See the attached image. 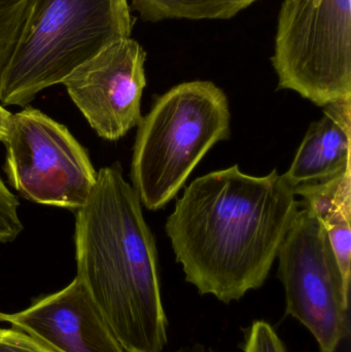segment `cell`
Segmentation results:
<instances>
[{
  "label": "cell",
  "mask_w": 351,
  "mask_h": 352,
  "mask_svg": "<svg viewBox=\"0 0 351 352\" xmlns=\"http://www.w3.org/2000/svg\"><path fill=\"white\" fill-rule=\"evenodd\" d=\"M304 199L303 205L321 221L343 277L346 291L351 279V168L324 182L294 188Z\"/></svg>",
  "instance_id": "8fae6325"
},
{
  "label": "cell",
  "mask_w": 351,
  "mask_h": 352,
  "mask_svg": "<svg viewBox=\"0 0 351 352\" xmlns=\"http://www.w3.org/2000/svg\"><path fill=\"white\" fill-rule=\"evenodd\" d=\"M229 101L208 80L173 87L157 97L137 126L132 186L148 210L163 208L214 144L230 138Z\"/></svg>",
  "instance_id": "277c9868"
},
{
  "label": "cell",
  "mask_w": 351,
  "mask_h": 352,
  "mask_svg": "<svg viewBox=\"0 0 351 352\" xmlns=\"http://www.w3.org/2000/svg\"><path fill=\"white\" fill-rule=\"evenodd\" d=\"M146 22L165 20H228L258 0H131Z\"/></svg>",
  "instance_id": "7c38bea8"
},
{
  "label": "cell",
  "mask_w": 351,
  "mask_h": 352,
  "mask_svg": "<svg viewBox=\"0 0 351 352\" xmlns=\"http://www.w3.org/2000/svg\"><path fill=\"white\" fill-rule=\"evenodd\" d=\"M0 322L23 331L56 352H126L78 277L61 291Z\"/></svg>",
  "instance_id": "9c48e42d"
},
{
  "label": "cell",
  "mask_w": 351,
  "mask_h": 352,
  "mask_svg": "<svg viewBox=\"0 0 351 352\" xmlns=\"http://www.w3.org/2000/svg\"><path fill=\"white\" fill-rule=\"evenodd\" d=\"M276 258L286 314L306 327L321 352H337L350 334V293L325 227L304 205Z\"/></svg>",
  "instance_id": "8992f818"
},
{
  "label": "cell",
  "mask_w": 351,
  "mask_h": 352,
  "mask_svg": "<svg viewBox=\"0 0 351 352\" xmlns=\"http://www.w3.org/2000/svg\"><path fill=\"white\" fill-rule=\"evenodd\" d=\"M76 211V277L126 352H162L167 318L156 241L119 162L97 173Z\"/></svg>",
  "instance_id": "7a4b0ae2"
},
{
  "label": "cell",
  "mask_w": 351,
  "mask_h": 352,
  "mask_svg": "<svg viewBox=\"0 0 351 352\" xmlns=\"http://www.w3.org/2000/svg\"><path fill=\"white\" fill-rule=\"evenodd\" d=\"M271 62L278 90L323 107L351 99V0H284Z\"/></svg>",
  "instance_id": "5b68a950"
},
{
  "label": "cell",
  "mask_w": 351,
  "mask_h": 352,
  "mask_svg": "<svg viewBox=\"0 0 351 352\" xmlns=\"http://www.w3.org/2000/svg\"><path fill=\"white\" fill-rule=\"evenodd\" d=\"M300 205L276 169L236 164L193 180L165 229L185 280L229 304L264 285Z\"/></svg>",
  "instance_id": "6da1fadb"
},
{
  "label": "cell",
  "mask_w": 351,
  "mask_h": 352,
  "mask_svg": "<svg viewBox=\"0 0 351 352\" xmlns=\"http://www.w3.org/2000/svg\"><path fill=\"white\" fill-rule=\"evenodd\" d=\"M134 23L128 0H29L0 69V103L26 107L105 47L131 37Z\"/></svg>",
  "instance_id": "3957f363"
},
{
  "label": "cell",
  "mask_w": 351,
  "mask_h": 352,
  "mask_svg": "<svg viewBox=\"0 0 351 352\" xmlns=\"http://www.w3.org/2000/svg\"><path fill=\"white\" fill-rule=\"evenodd\" d=\"M245 352H286V346L271 324L257 320L249 328Z\"/></svg>",
  "instance_id": "5bb4252c"
},
{
  "label": "cell",
  "mask_w": 351,
  "mask_h": 352,
  "mask_svg": "<svg viewBox=\"0 0 351 352\" xmlns=\"http://www.w3.org/2000/svg\"><path fill=\"white\" fill-rule=\"evenodd\" d=\"M3 144L8 182L27 200L70 210L87 202L97 173L66 126L27 107L12 116Z\"/></svg>",
  "instance_id": "52a82bcc"
},
{
  "label": "cell",
  "mask_w": 351,
  "mask_h": 352,
  "mask_svg": "<svg viewBox=\"0 0 351 352\" xmlns=\"http://www.w3.org/2000/svg\"><path fill=\"white\" fill-rule=\"evenodd\" d=\"M16 197L0 177V242H12L23 231Z\"/></svg>",
  "instance_id": "4fadbf2b"
},
{
  "label": "cell",
  "mask_w": 351,
  "mask_h": 352,
  "mask_svg": "<svg viewBox=\"0 0 351 352\" xmlns=\"http://www.w3.org/2000/svg\"><path fill=\"white\" fill-rule=\"evenodd\" d=\"M146 60L137 41L121 39L78 66L62 82L103 140L117 142L139 125Z\"/></svg>",
  "instance_id": "ba28073f"
},
{
  "label": "cell",
  "mask_w": 351,
  "mask_h": 352,
  "mask_svg": "<svg viewBox=\"0 0 351 352\" xmlns=\"http://www.w3.org/2000/svg\"><path fill=\"white\" fill-rule=\"evenodd\" d=\"M0 352H56L18 329H0Z\"/></svg>",
  "instance_id": "9a60e30c"
},
{
  "label": "cell",
  "mask_w": 351,
  "mask_h": 352,
  "mask_svg": "<svg viewBox=\"0 0 351 352\" xmlns=\"http://www.w3.org/2000/svg\"><path fill=\"white\" fill-rule=\"evenodd\" d=\"M12 113L0 103V142H4L10 130Z\"/></svg>",
  "instance_id": "2e32d148"
},
{
  "label": "cell",
  "mask_w": 351,
  "mask_h": 352,
  "mask_svg": "<svg viewBox=\"0 0 351 352\" xmlns=\"http://www.w3.org/2000/svg\"><path fill=\"white\" fill-rule=\"evenodd\" d=\"M324 107V117L311 124L290 169L282 175L293 188L331 179L351 168V99Z\"/></svg>",
  "instance_id": "30bf717a"
}]
</instances>
